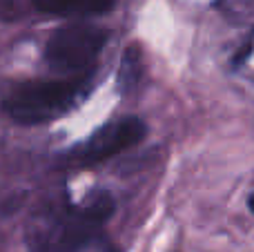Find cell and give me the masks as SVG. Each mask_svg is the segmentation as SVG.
I'll return each mask as SVG.
<instances>
[{
  "instance_id": "6da1fadb",
  "label": "cell",
  "mask_w": 254,
  "mask_h": 252,
  "mask_svg": "<svg viewBox=\"0 0 254 252\" xmlns=\"http://www.w3.org/2000/svg\"><path fill=\"white\" fill-rule=\"evenodd\" d=\"M114 214V199L96 192L80 205H58L36 214L27 228L29 252H78Z\"/></svg>"
},
{
  "instance_id": "7a4b0ae2",
  "label": "cell",
  "mask_w": 254,
  "mask_h": 252,
  "mask_svg": "<svg viewBox=\"0 0 254 252\" xmlns=\"http://www.w3.org/2000/svg\"><path fill=\"white\" fill-rule=\"evenodd\" d=\"M89 87L92 83L87 74L58 80H29V83L16 85L4 98L2 107L16 123H49L74 110L87 96Z\"/></svg>"
},
{
  "instance_id": "3957f363",
  "label": "cell",
  "mask_w": 254,
  "mask_h": 252,
  "mask_svg": "<svg viewBox=\"0 0 254 252\" xmlns=\"http://www.w3.org/2000/svg\"><path fill=\"white\" fill-rule=\"evenodd\" d=\"M110 40V31L92 22L65 25L49 38L45 58L58 71H87Z\"/></svg>"
},
{
  "instance_id": "277c9868",
  "label": "cell",
  "mask_w": 254,
  "mask_h": 252,
  "mask_svg": "<svg viewBox=\"0 0 254 252\" xmlns=\"http://www.w3.org/2000/svg\"><path fill=\"white\" fill-rule=\"evenodd\" d=\"M145 123L136 116H127L119 119L114 123H107L105 127L96 129L85 143H80L74 152H69L67 159L80 165L89 163H101L112 156L121 154V152L129 150L131 145H138L145 138Z\"/></svg>"
},
{
  "instance_id": "5b68a950",
  "label": "cell",
  "mask_w": 254,
  "mask_h": 252,
  "mask_svg": "<svg viewBox=\"0 0 254 252\" xmlns=\"http://www.w3.org/2000/svg\"><path fill=\"white\" fill-rule=\"evenodd\" d=\"M34 7L52 16H103L112 11L116 0H31Z\"/></svg>"
},
{
  "instance_id": "8992f818",
  "label": "cell",
  "mask_w": 254,
  "mask_h": 252,
  "mask_svg": "<svg viewBox=\"0 0 254 252\" xmlns=\"http://www.w3.org/2000/svg\"><path fill=\"white\" fill-rule=\"evenodd\" d=\"M140 52L136 47H129L125 52L123 61H121V67H119V87L121 92H131V89L138 85L140 80Z\"/></svg>"
},
{
  "instance_id": "52a82bcc",
  "label": "cell",
  "mask_w": 254,
  "mask_h": 252,
  "mask_svg": "<svg viewBox=\"0 0 254 252\" xmlns=\"http://www.w3.org/2000/svg\"><path fill=\"white\" fill-rule=\"evenodd\" d=\"M254 0H221L223 7H228L230 11H243L246 7H250Z\"/></svg>"
},
{
  "instance_id": "ba28073f",
  "label": "cell",
  "mask_w": 254,
  "mask_h": 252,
  "mask_svg": "<svg viewBox=\"0 0 254 252\" xmlns=\"http://www.w3.org/2000/svg\"><path fill=\"white\" fill-rule=\"evenodd\" d=\"M250 210H252V212H254V194L250 196Z\"/></svg>"
}]
</instances>
